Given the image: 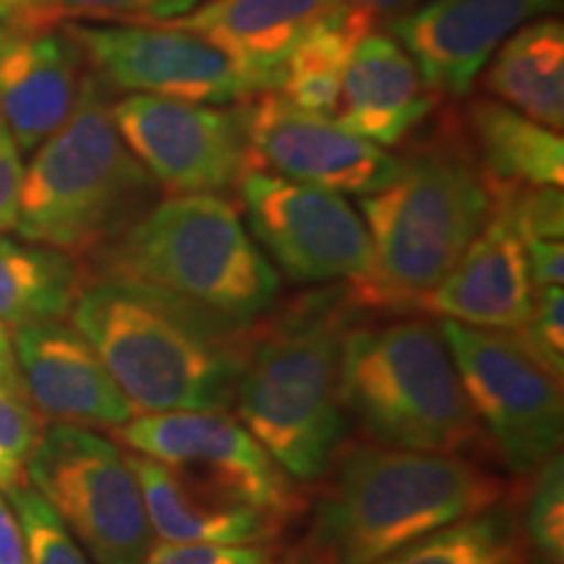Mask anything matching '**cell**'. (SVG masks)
Instances as JSON below:
<instances>
[{"label": "cell", "mask_w": 564, "mask_h": 564, "mask_svg": "<svg viewBox=\"0 0 564 564\" xmlns=\"http://www.w3.org/2000/svg\"><path fill=\"white\" fill-rule=\"evenodd\" d=\"M133 413H228L253 324L152 285L89 280L70 308Z\"/></svg>", "instance_id": "1"}, {"label": "cell", "mask_w": 564, "mask_h": 564, "mask_svg": "<svg viewBox=\"0 0 564 564\" xmlns=\"http://www.w3.org/2000/svg\"><path fill=\"white\" fill-rule=\"evenodd\" d=\"M361 314L348 288L329 285L253 322L232 408L293 481H319L343 453L340 364Z\"/></svg>", "instance_id": "2"}, {"label": "cell", "mask_w": 564, "mask_h": 564, "mask_svg": "<svg viewBox=\"0 0 564 564\" xmlns=\"http://www.w3.org/2000/svg\"><path fill=\"white\" fill-rule=\"evenodd\" d=\"M398 160L384 188L358 196L373 262L361 288H345L364 312H419L491 217L489 186L457 126Z\"/></svg>", "instance_id": "3"}, {"label": "cell", "mask_w": 564, "mask_h": 564, "mask_svg": "<svg viewBox=\"0 0 564 564\" xmlns=\"http://www.w3.org/2000/svg\"><path fill=\"white\" fill-rule=\"evenodd\" d=\"M507 486L460 455L356 444L316 507L312 564H373L415 539L494 510Z\"/></svg>", "instance_id": "4"}, {"label": "cell", "mask_w": 564, "mask_h": 564, "mask_svg": "<svg viewBox=\"0 0 564 564\" xmlns=\"http://www.w3.org/2000/svg\"><path fill=\"white\" fill-rule=\"evenodd\" d=\"M95 280L152 285L228 319L253 324L278 306L280 274L236 204L220 194H171L91 253Z\"/></svg>", "instance_id": "5"}, {"label": "cell", "mask_w": 564, "mask_h": 564, "mask_svg": "<svg viewBox=\"0 0 564 564\" xmlns=\"http://www.w3.org/2000/svg\"><path fill=\"white\" fill-rule=\"evenodd\" d=\"M160 186L133 158L105 84L87 68L68 121L24 167L17 230L24 241L95 253L158 202Z\"/></svg>", "instance_id": "6"}, {"label": "cell", "mask_w": 564, "mask_h": 564, "mask_svg": "<svg viewBox=\"0 0 564 564\" xmlns=\"http://www.w3.org/2000/svg\"><path fill=\"white\" fill-rule=\"evenodd\" d=\"M340 403L382 447L465 457L486 440L429 319L356 324L343 348Z\"/></svg>", "instance_id": "7"}, {"label": "cell", "mask_w": 564, "mask_h": 564, "mask_svg": "<svg viewBox=\"0 0 564 564\" xmlns=\"http://www.w3.org/2000/svg\"><path fill=\"white\" fill-rule=\"evenodd\" d=\"M26 484L53 507L95 564H141L154 544L139 481L121 449L55 423L26 465Z\"/></svg>", "instance_id": "8"}, {"label": "cell", "mask_w": 564, "mask_h": 564, "mask_svg": "<svg viewBox=\"0 0 564 564\" xmlns=\"http://www.w3.org/2000/svg\"><path fill=\"white\" fill-rule=\"evenodd\" d=\"M440 333L484 436L507 468L531 476L560 455L564 429L562 379L520 345L514 333L440 319Z\"/></svg>", "instance_id": "9"}, {"label": "cell", "mask_w": 564, "mask_h": 564, "mask_svg": "<svg viewBox=\"0 0 564 564\" xmlns=\"http://www.w3.org/2000/svg\"><path fill=\"white\" fill-rule=\"evenodd\" d=\"M246 228L288 280L361 288L371 274V238L343 194L264 171L238 181Z\"/></svg>", "instance_id": "10"}, {"label": "cell", "mask_w": 564, "mask_h": 564, "mask_svg": "<svg viewBox=\"0 0 564 564\" xmlns=\"http://www.w3.org/2000/svg\"><path fill=\"white\" fill-rule=\"evenodd\" d=\"M137 455L152 457L196 486L288 520L301 510L295 481L228 413H150L121 426Z\"/></svg>", "instance_id": "11"}, {"label": "cell", "mask_w": 564, "mask_h": 564, "mask_svg": "<svg viewBox=\"0 0 564 564\" xmlns=\"http://www.w3.org/2000/svg\"><path fill=\"white\" fill-rule=\"evenodd\" d=\"M91 74L129 95L217 105L249 100L251 89L232 63L199 34L171 24L63 26Z\"/></svg>", "instance_id": "12"}, {"label": "cell", "mask_w": 564, "mask_h": 564, "mask_svg": "<svg viewBox=\"0 0 564 564\" xmlns=\"http://www.w3.org/2000/svg\"><path fill=\"white\" fill-rule=\"evenodd\" d=\"M118 133L167 194H217L251 171L243 105L217 108L129 95L112 105Z\"/></svg>", "instance_id": "13"}, {"label": "cell", "mask_w": 564, "mask_h": 564, "mask_svg": "<svg viewBox=\"0 0 564 564\" xmlns=\"http://www.w3.org/2000/svg\"><path fill=\"white\" fill-rule=\"evenodd\" d=\"M243 131L251 171L335 194L369 196L400 167V160L382 147L343 129L335 118L293 108L274 91L243 105Z\"/></svg>", "instance_id": "14"}, {"label": "cell", "mask_w": 564, "mask_h": 564, "mask_svg": "<svg viewBox=\"0 0 564 564\" xmlns=\"http://www.w3.org/2000/svg\"><path fill=\"white\" fill-rule=\"evenodd\" d=\"M562 0H423L387 21V30L419 66L436 95L465 97L502 42Z\"/></svg>", "instance_id": "15"}, {"label": "cell", "mask_w": 564, "mask_h": 564, "mask_svg": "<svg viewBox=\"0 0 564 564\" xmlns=\"http://www.w3.org/2000/svg\"><path fill=\"white\" fill-rule=\"evenodd\" d=\"M21 390L34 411L68 426L121 429L133 408L74 324L42 322L13 333Z\"/></svg>", "instance_id": "16"}, {"label": "cell", "mask_w": 564, "mask_h": 564, "mask_svg": "<svg viewBox=\"0 0 564 564\" xmlns=\"http://www.w3.org/2000/svg\"><path fill=\"white\" fill-rule=\"evenodd\" d=\"M525 243L502 217H489L457 264L421 301L419 312L468 327L518 333L533 308Z\"/></svg>", "instance_id": "17"}, {"label": "cell", "mask_w": 564, "mask_h": 564, "mask_svg": "<svg viewBox=\"0 0 564 564\" xmlns=\"http://www.w3.org/2000/svg\"><path fill=\"white\" fill-rule=\"evenodd\" d=\"M345 0H204L186 17L165 21L194 32L241 70L251 95L272 91L280 66L303 34Z\"/></svg>", "instance_id": "18"}, {"label": "cell", "mask_w": 564, "mask_h": 564, "mask_svg": "<svg viewBox=\"0 0 564 564\" xmlns=\"http://www.w3.org/2000/svg\"><path fill=\"white\" fill-rule=\"evenodd\" d=\"M87 63L66 30L17 32L0 61V123L19 152L51 139L79 100Z\"/></svg>", "instance_id": "19"}, {"label": "cell", "mask_w": 564, "mask_h": 564, "mask_svg": "<svg viewBox=\"0 0 564 564\" xmlns=\"http://www.w3.org/2000/svg\"><path fill=\"white\" fill-rule=\"evenodd\" d=\"M436 97L392 34L369 32L345 68L335 121L384 150L419 129L434 110Z\"/></svg>", "instance_id": "20"}, {"label": "cell", "mask_w": 564, "mask_h": 564, "mask_svg": "<svg viewBox=\"0 0 564 564\" xmlns=\"http://www.w3.org/2000/svg\"><path fill=\"white\" fill-rule=\"evenodd\" d=\"M137 476L152 533L167 544H270L280 523L257 507L196 486L152 457L126 455Z\"/></svg>", "instance_id": "21"}, {"label": "cell", "mask_w": 564, "mask_h": 564, "mask_svg": "<svg viewBox=\"0 0 564 564\" xmlns=\"http://www.w3.org/2000/svg\"><path fill=\"white\" fill-rule=\"evenodd\" d=\"M484 89L507 108L556 133L564 129V24L528 21L486 63Z\"/></svg>", "instance_id": "22"}, {"label": "cell", "mask_w": 564, "mask_h": 564, "mask_svg": "<svg viewBox=\"0 0 564 564\" xmlns=\"http://www.w3.org/2000/svg\"><path fill=\"white\" fill-rule=\"evenodd\" d=\"M468 147L484 178L510 186L564 183V139L499 100L478 97L465 108Z\"/></svg>", "instance_id": "23"}, {"label": "cell", "mask_w": 564, "mask_h": 564, "mask_svg": "<svg viewBox=\"0 0 564 564\" xmlns=\"http://www.w3.org/2000/svg\"><path fill=\"white\" fill-rule=\"evenodd\" d=\"M369 11L345 3L319 24H314L280 66L274 95L291 102L293 108L335 118L340 102L343 76L350 55L366 34L373 32Z\"/></svg>", "instance_id": "24"}, {"label": "cell", "mask_w": 564, "mask_h": 564, "mask_svg": "<svg viewBox=\"0 0 564 564\" xmlns=\"http://www.w3.org/2000/svg\"><path fill=\"white\" fill-rule=\"evenodd\" d=\"M87 272L66 251L0 236V322L30 327L70 316Z\"/></svg>", "instance_id": "25"}, {"label": "cell", "mask_w": 564, "mask_h": 564, "mask_svg": "<svg viewBox=\"0 0 564 564\" xmlns=\"http://www.w3.org/2000/svg\"><path fill=\"white\" fill-rule=\"evenodd\" d=\"M373 564H525L518 514L494 507L415 539Z\"/></svg>", "instance_id": "26"}, {"label": "cell", "mask_w": 564, "mask_h": 564, "mask_svg": "<svg viewBox=\"0 0 564 564\" xmlns=\"http://www.w3.org/2000/svg\"><path fill=\"white\" fill-rule=\"evenodd\" d=\"M531 491L520 531L525 546L539 554L541 562H564V463L562 455L541 465L531 474Z\"/></svg>", "instance_id": "27"}, {"label": "cell", "mask_w": 564, "mask_h": 564, "mask_svg": "<svg viewBox=\"0 0 564 564\" xmlns=\"http://www.w3.org/2000/svg\"><path fill=\"white\" fill-rule=\"evenodd\" d=\"M491 196V215L510 223L525 241L564 236V194L556 186H510L486 181Z\"/></svg>", "instance_id": "28"}, {"label": "cell", "mask_w": 564, "mask_h": 564, "mask_svg": "<svg viewBox=\"0 0 564 564\" xmlns=\"http://www.w3.org/2000/svg\"><path fill=\"white\" fill-rule=\"evenodd\" d=\"M9 499L24 533L30 564H91L79 541L30 484L13 489Z\"/></svg>", "instance_id": "29"}, {"label": "cell", "mask_w": 564, "mask_h": 564, "mask_svg": "<svg viewBox=\"0 0 564 564\" xmlns=\"http://www.w3.org/2000/svg\"><path fill=\"white\" fill-rule=\"evenodd\" d=\"M42 440L40 413L24 390L0 384V494L26 486V465Z\"/></svg>", "instance_id": "30"}, {"label": "cell", "mask_w": 564, "mask_h": 564, "mask_svg": "<svg viewBox=\"0 0 564 564\" xmlns=\"http://www.w3.org/2000/svg\"><path fill=\"white\" fill-rule=\"evenodd\" d=\"M204 0H47L53 21H112V24H165L192 13Z\"/></svg>", "instance_id": "31"}, {"label": "cell", "mask_w": 564, "mask_h": 564, "mask_svg": "<svg viewBox=\"0 0 564 564\" xmlns=\"http://www.w3.org/2000/svg\"><path fill=\"white\" fill-rule=\"evenodd\" d=\"M552 377H564V293L562 288H541L533 293V308L523 327L514 333Z\"/></svg>", "instance_id": "32"}, {"label": "cell", "mask_w": 564, "mask_h": 564, "mask_svg": "<svg viewBox=\"0 0 564 564\" xmlns=\"http://www.w3.org/2000/svg\"><path fill=\"white\" fill-rule=\"evenodd\" d=\"M274 552L267 544H152L141 564H272Z\"/></svg>", "instance_id": "33"}, {"label": "cell", "mask_w": 564, "mask_h": 564, "mask_svg": "<svg viewBox=\"0 0 564 564\" xmlns=\"http://www.w3.org/2000/svg\"><path fill=\"white\" fill-rule=\"evenodd\" d=\"M21 183H24L21 152L9 129L0 123V232L17 228Z\"/></svg>", "instance_id": "34"}, {"label": "cell", "mask_w": 564, "mask_h": 564, "mask_svg": "<svg viewBox=\"0 0 564 564\" xmlns=\"http://www.w3.org/2000/svg\"><path fill=\"white\" fill-rule=\"evenodd\" d=\"M525 264L531 274L533 291L541 288H562L564 280V243L552 238L525 241Z\"/></svg>", "instance_id": "35"}, {"label": "cell", "mask_w": 564, "mask_h": 564, "mask_svg": "<svg viewBox=\"0 0 564 564\" xmlns=\"http://www.w3.org/2000/svg\"><path fill=\"white\" fill-rule=\"evenodd\" d=\"M0 24L24 34L47 30L55 21L47 9V0H0Z\"/></svg>", "instance_id": "36"}, {"label": "cell", "mask_w": 564, "mask_h": 564, "mask_svg": "<svg viewBox=\"0 0 564 564\" xmlns=\"http://www.w3.org/2000/svg\"><path fill=\"white\" fill-rule=\"evenodd\" d=\"M0 564H30L19 518L3 494H0Z\"/></svg>", "instance_id": "37"}, {"label": "cell", "mask_w": 564, "mask_h": 564, "mask_svg": "<svg viewBox=\"0 0 564 564\" xmlns=\"http://www.w3.org/2000/svg\"><path fill=\"white\" fill-rule=\"evenodd\" d=\"M0 384L21 390L17 352H13V335L3 322H0Z\"/></svg>", "instance_id": "38"}, {"label": "cell", "mask_w": 564, "mask_h": 564, "mask_svg": "<svg viewBox=\"0 0 564 564\" xmlns=\"http://www.w3.org/2000/svg\"><path fill=\"white\" fill-rule=\"evenodd\" d=\"M348 3L358 6V9L369 11L373 19L387 17V21L400 17V13L413 11L415 6H421L423 0H348Z\"/></svg>", "instance_id": "39"}, {"label": "cell", "mask_w": 564, "mask_h": 564, "mask_svg": "<svg viewBox=\"0 0 564 564\" xmlns=\"http://www.w3.org/2000/svg\"><path fill=\"white\" fill-rule=\"evenodd\" d=\"M13 37H17V32L9 30V26H6V24H0V61H3L6 51H9V47H11Z\"/></svg>", "instance_id": "40"}, {"label": "cell", "mask_w": 564, "mask_h": 564, "mask_svg": "<svg viewBox=\"0 0 564 564\" xmlns=\"http://www.w3.org/2000/svg\"><path fill=\"white\" fill-rule=\"evenodd\" d=\"M272 564H312V560H308V556L303 554V556H293V560H285V562H278V560H274Z\"/></svg>", "instance_id": "41"}, {"label": "cell", "mask_w": 564, "mask_h": 564, "mask_svg": "<svg viewBox=\"0 0 564 564\" xmlns=\"http://www.w3.org/2000/svg\"><path fill=\"white\" fill-rule=\"evenodd\" d=\"M539 564H552V562H539Z\"/></svg>", "instance_id": "42"}]
</instances>
